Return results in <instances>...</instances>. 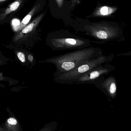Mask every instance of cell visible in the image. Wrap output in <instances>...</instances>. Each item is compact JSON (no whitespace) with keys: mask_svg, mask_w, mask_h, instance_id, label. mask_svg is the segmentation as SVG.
<instances>
[{"mask_svg":"<svg viewBox=\"0 0 131 131\" xmlns=\"http://www.w3.org/2000/svg\"><path fill=\"white\" fill-rule=\"evenodd\" d=\"M102 55L103 51L101 48L91 46L42 60L39 63L54 64L57 69L55 73H63L71 71L85 62Z\"/></svg>","mask_w":131,"mask_h":131,"instance_id":"1","label":"cell"},{"mask_svg":"<svg viewBox=\"0 0 131 131\" xmlns=\"http://www.w3.org/2000/svg\"><path fill=\"white\" fill-rule=\"evenodd\" d=\"M75 28L95 39V43H100L113 40L123 35L122 29L114 21L89 22L79 25Z\"/></svg>","mask_w":131,"mask_h":131,"instance_id":"2","label":"cell"},{"mask_svg":"<svg viewBox=\"0 0 131 131\" xmlns=\"http://www.w3.org/2000/svg\"><path fill=\"white\" fill-rule=\"evenodd\" d=\"M46 44L54 51L83 49L91 46L92 41L66 32L51 34L47 37Z\"/></svg>","mask_w":131,"mask_h":131,"instance_id":"3","label":"cell"},{"mask_svg":"<svg viewBox=\"0 0 131 131\" xmlns=\"http://www.w3.org/2000/svg\"><path fill=\"white\" fill-rule=\"evenodd\" d=\"M114 58V54L103 55L85 62L69 71L60 73H54V80L60 84H73L75 81L84 74L98 66L111 62Z\"/></svg>","mask_w":131,"mask_h":131,"instance_id":"4","label":"cell"},{"mask_svg":"<svg viewBox=\"0 0 131 131\" xmlns=\"http://www.w3.org/2000/svg\"><path fill=\"white\" fill-rule=\"evenodd\" d=\"M47 13L45 10L32 20L22 30L15 32L12 42L17 48H31L38 40V28Z\"/></svg>","mask_w":131,"mask_h":131,"instance_id":"5","label":"cell"},{"mask_svg":"<svg viewBox=\"0 0 131 131\" xmlns=\"http://www.w3.org/2000/svg\"><path fill=\"white\" fill-rule=\"evenodd\" d=\"M114 69L115 67L107 63L105 64L84 74L75 81L73 84H95L102 78H104L105 75L110 73Z\"/></svg>","mask_w":131,"mask_h":131,"instance_id":"6","label":"cell"},{"mask_svg":"<svg viewBox=\"0 0 131 131\" xmlns=\"http://www.w3.org/2000/svg\"><path fill=\"white\" fill-rule=\"evenodd\" d=\"M95 85L105 94L114 98L117 94V82L114 77L109 76L99 80Z\"/></svg>","mask_w":131,"mask_h":131,"instance_id":"7","label":"cell"},{"mask_svg":"<svg viewBox=\"0 0 131 131\" xmlns=\"http://www.w3.org/2000/svg\"><path fill=\"white\" fill-rule=\"evenodd\" d=\"M46 4V0H37L28 14L24 17L17 27L16 32L22 30L31 21L35 15L42 11Z\"/></svg>","mask_w":131,"mask_h":131,"instance_id":"8","label":"cell"},{"mask_svg":"<svg viewBox=\"0 0 131 131\" xmlns=\"http://www.w3.org/2000/svg\"><path fill=\"white\" fill-rule=\"evenodd\" d=\"M118 7L116 6L99 5L97 6L91 14L87 16V18L105 17H110L116 13Z\"/></svg>","mask_w":131,"mask_h":131,"instance_id":"9","label":"cell"},{"mask_svg":"<svg viewBox=\"0 0 131 131\" xmlns=\"http://www.w3.org/2000/svg\"><path fill=\"white\" fill-rule=\"evenodd\" d=\"M9 117L5 120L4 123L0 126V131H23L21 125L14 114L7 110Z\"/></svg>","mask_w":131,"mask_h":131,"instance_id":"10","label":"cell"},{"mask_svg":"<svg viewBox=\"0 0 131 131\" xmlns=\"http://www.w3.org/2000/svg\"><path fill=\"white\" fill-rule=\"evenodd\" d=\"M25 0H15L10 4L0 15V23H2L11 14L18 12L21 8Z\"/></svg>","mask_w":131,"mask_h":131,"instance_id":"11","label":"cell"},{"mask_svg":"<svg viewBox=\"0 0 131 131\" xmlns=\"http://www.w3.org/2000/svg\"><path fill=\"white\" fill-rule=\"evenodd\" d=\"M57 122H51L45 125L44 127L38 131H55L57 130Z\"/></svg>","mask_w":131,"mask_h":131,"instance_id":"12","label":"cell"},{"mask_svg":"<svg viewBox=\"0 0 131 131\" xmlns=\"http://www.w3.org/2000/svg\"><path fill=\"white\" fill-rule=\"evenodd\" d=\"M7 60L0 53V66L5 64L7 63ZM5 79V77L3 75L2 72H0V82L4 81Z\"/></svg>","mask_w":131,"mask_h":131,"instance_id":"13","label":"cell"},{"mask_svg":"<svg viewBox=\"0 0 131 131\" xmlns=\"http://www.w3.org/2000/svg\"><path fill=\"white\" fill-rule=\"evenodd\" d=\"M17 56L18 60L23 63H26V58L25 53L21 51H17Z\"/></svg>","mask_w":131,"mask_h":131,"instance_id":"14","label":"cell"},{"mask_svg":"<svg viewBox=\"0 0 131 131\" xmlns=\"http://www.w3.org/2000/svg\"><path fill=\"white\" fill-rule=\"evenodd\" d=\"M82 0H71L70 5H69V9L70 10H73L77 5L81 3Z\"/></svg>","mask_w":131,"mask_h":131,"instance_id":"15","label":"cell"},{"mask_svg":"<svg viewBox=\"0 0 131 131\" xmlns=\"http://www.w3.org/2000/svg\"><path fill=\"white\" fill-rule=\"evenodd\" d=\"M27 59L29 63L31 64V66H34L35 64V59L34 56L31 54L28 53L27 55Z\"/></svg>","mask_w":131,"mask_h":131,"instance_id":"16","label":"cell"},{"mask_svg":"<svg viewBox=\"0 0 131 131\" xmlns=\"http://www.w3.org/2000/svg\"><path fill=\"white\" fill-rule=\"evenodd\" d=\"M57 5L60 9H62L64 5V0H54Z\"/></svg>","mask_w":131,"mask_h":131,"instance_id":"17","label":"cell"},{"mask_svg":"<svg viewBox=\"0 0 131 131\" xmlns=\"http://www.w3.org/2000/svg\"><path fill=\"white\" fill-rule=\"evenodd\" d=\"M117 57H119V56H126V57L131 56V51L129 52H127V53H123L117 54Z\"/></svg>","mask_w":131,"mask_h":131,"instance_id":"18","label":"cell"},{"mask_svg":"<svg viewBox=\"0 0 131 131\" xmlns=\"http://www.w3.org/2000/svg\"><path fill=\"white\" fill-rule=\"evenodd\" d=\"M9 1H10V0H0V6L1 5H2L3 4L8 2Z\"/></svg>","mask_w":131,"mask_h":131,"instance_id":"19","label":"cell"},{"mask_svg":"<svg viewBox=\"0 0 131 131\" xmlns=\"http://www.w3.org/2000/svg\"><path fill=\"white\" fill-rule=\"evenodd\" d=\"M2 13V12H1ZM1 13H0V15H1Z\"/></svg>","mask_w":131,"mask_h":131,"instance_id":"20","label":"cell"}]
</instances>
